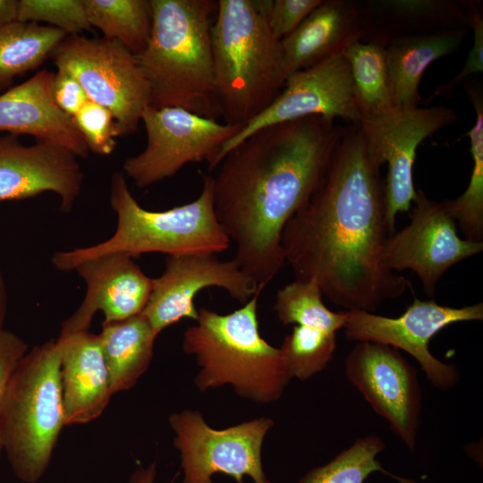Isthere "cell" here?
Masks as SVG:
<instances>
[{
  "label": "cell",
  "mask_w": 483,
  "mask_h": 483,
  "mask_svg": "<svg viewBox=\"0 0 483 483\" xmlns=\"http://www.w3.org/2000/svg\"><path fill=\"white\" fill-rule=\"evenodd\" d=\"M380 169L358 124L346 127L319 185L282 234L295 279L315 280L347 310L372 312L411 287L382 261L388 233Z\"/></svg>",
  "instance_id": "cell-1"
},
{
  "label": "cell",
  "mask_w": 483,
  "mask_h": 483,
  "mask_svg": "<svg viewBox=\"0 0 483 483\" xmlns=\"http://www.w3.org/2000/svg\"><path fill=\"white\" fill-rule=\"evenodd\" d=\"M345 128L312 115L261 128L213 176L217 221L260 294L285 263L282 234L319 185Z\"/></svg>",
  "instance_id": "cell-2"
},
{
  "label": "cell",
  "mask_w": 483,
  "mask_h": 483,
  "mask_svg": "<svg viewBox=\"0 0 483 483\" xmlns=\"http://www.w3.org/2000/svg\"><path fill=\"white\" fill-rule=\"evenodd\" d=\"M153 23L146 47L134 55L148 81L150 106L178 107L216 120L211 45L217 1L151 0Z\"/></svg>",
  "instance_id": "cell-3"
},
{
  "label": "cell",
  "mask_w": 483,
  "mask_h": 483,
  "mask_svg": "<svg viewBox=\"0 0 483 483\" xmlns=\"http://www.w3.org/2000/svg\"><path fill=\"white\" fill-rule=\"evenodd\" d=\"M269 1L219 0L211 27L214 83L225 123H248L278 97L288 77L281 41L267 22Z\"/></svg>",
  "instance_id": "cell-4"
},
{
  "label": "cell",
  "mask_w": 483,
  "mask_h": 483,
  "mask_svg": "<svg viewBox=\"0 0 483 483\" xmlns=\"http://www.w3.org/2000/svg\"><path fill=\"white\" fill-rule=\"evenodd\" d=\"M258 296L225 315L200 308L196 324L184 331L182 351L199 368L194 383L200 392L230 386L240 397L267 404L279 400L292 379L280 349L260 335Z\"/></svg>",
  "instance_id": "cell-5"
},
{
  "label": "cell",
  "mask_w": 483,
  "mask_h": 483,
  "mask_svg": "<svg viewBox=\"0 0 483 483\" xmlns=\"http://www.w3.org/2000/svg\"><path fill=\"white\" fill-rule=\"evenodd\" d=\"M202 190L192 202L164 211L143 208L132 196L123 173L111 177L110 206L117 216L116 229L96 245L55 252L52 263L72 271L81 262L107 253L138 257L161 252L167 256L217 254L231 242L220 226L214 208L213 176L201 173Z\"/></svg>",
  "instance_id": "cell-6"
},
{
  "label": "cell",
  "mask_w": 483,
  "mask_h": 483,
  "mask_svg": "<svg viewBox=\"0 0 483 483\" xmlns=\"http://www.w3.org/2000/svg\"><path fill=\"white\" fill-rule=\"evenodd\" d=\"M60 369L56 339L35 346L16 364L0 400L3 453L23 483L41 479L65 426Z\"/></svg>",
  "instance_id": "cell-7"
},
{
  "label": "cell",
  "mask_w": 483,
  "mask_h": 483,
  "mask_svg": "<svg viewBox=\"0 0 483 483\" xmlns=\"http://www.w3.org/2000/svg\"><path fill=\"white\" fill-rule=\"evenodd\" d=\"M57 70L72 75L89 100L111 111L121 136L134 133L144 109L150 106V88L135 55L122 43L105 38L66 36L51 55Z\"/></svg>",
  "instance_id": "cell-8"
},
{
  "label": "cell",
  "mask_w": 483,
  "mask_h": 483,
  "mask_svg": "<svg viewBox=\"0 0 483 483\" xmlns=\"http://www.w3.org/2000/svg\"><path fill=\"white\" fill-rule=\"evenodd\" d=\"M168 423L174 431V445L181 456L182 483H214L221 473L243 483L246 476L253 483H271L262 463L266 435L275 425L270 418L260 417L216 429L198 411L172 413Z\"/></svg>",
  "instance_id": "cell-9"
},
{
  "label": "cell",
  "mask_w": 483,
  "mask_h": 483,
  "mask_svg": "<svg viewBox=\"0 0 483 483\" xmlns=\"http://www.w3.org/2000/svg\"><path fill=\"white\" fill-rule=\"evenodd\" d=\"M141 122L146 147L123 165L139 188L172 177L190 163L207 161L208 170L215 169L223 146L242 127L219 123L182 108L150 106L144 109Z\"/></svg>",
  "instance_id": "cell-10"
},
{
  "label": "cell",
  "mask_w": 483,
  "mask_h": 483,
  "mask_svg": "<svg viewBox=\"0 0 483 483\" xmlns=\"http://www.w3.org/2000/svg\"><path fill=\"white\" fill-rule=\"evenodd\" d=\"M458 120L447 106L397 108L358 123L374 161L387 164L384 180L387 233H394L398 213L409 212L416 196L413 165L417 148L427 138Z\"/></svg>",
  "instance_id": "cell-11"
},
{
  "label": "cell",
  "mask_w": 483,
  "mask_h": 483,
  "mask_svg": "<svg viewBox=\"0 0 483 483\" xmlns=\"http://www.w3.org/2000/svg\"><path fill=\"white\" fill-rule=\"evenodd\" d=\"M346 314L343 328L349 341L379 343L402 350L417 360L435 387L447 390L460 380L459 370L436 358L429 350V343L449 325L482 320L483 304L453 308L415 298L398 318L364 310H347Z\"/></svg>",
  "instance_id": "cell-12"
},
{
  "label": "cell",
  "mask_w": 483,
  "mask_h": 483,
  "mask_svg": "<svg viewBox=\"0 0 483 483\" xmlns=\"http://www.w3.org/2000/svg\"><path fill=\"white\" fill-rule=\"evenodd\" d=\"M413 203L409 225L386 239L382 261L393 272H414L432 297L448 268L480 253L483 242L461 238L444 202L430 199L421 190L416 191Z\"/></svg>",
  "instance_id": "cell-13"
},
{
  "label": "cell",
  "mask_w": 483,
  "mask_h": 483,
  "mask_svg": "<svg viewBox=\"0 0 483 483\" xmlns=\"http://www.w3.org/2000/svg\"><path fill=\"white\" fill-rule=\"evenodd\" d=\"M344 371L351 384L412 452L422 410L416 369L394 347L357 342L346 357Z\"/></svg>",
  "instance_id": "cell-14"
},
{
  "label": "cell",
  "mask_w": 483,
  "mask_h": 483,
  "mask_svg": "<svg viewBox=\"0 0 483 483\" xmlns=\"http://www.w3.org/2000/svg\"><path fill=\"white\" fill-rule=\"evenodd\" d=\"M312 115L333 121L338 117L352 124L362 120L350 67L343 54L290 74L274 102L225 143L217 166L231 149L256 131Z\"/></svg>",
  "instance_id": "cell-15"
},
{
  "label": "cell",
  "mask_w": 483,
  "mask_h": 483,
  "mask_svg": "<svg viewBox=\"0 0 483 483\" xmlns=\"http://www.w3.org/2000/svg\"><path fill=\"white\" fill-rule=\"evenodd\" d=\"M213 286L225 289L242 305L259 294L253 281L233 259L221 261L212 253L167 256L164 272L153 278L152 291L141 314L157 335L182 318L196 321L199 312L194 298Z\"/></svg>",
  "instance_id": "cell-16"
},
{
  "label": "cell",
  "mask_w": 483,
  "mask_h": 483,
  "mask_svg": "<svg viewBox=\"0 0 483 483\" xmlns=\"http://www.w3.org/2000/svg\"><path fill=\"white\" fill-rule=\"evenodd\" d=\"M78 158L59 146L43 142L23 145L18 135L0 136V201L51 191L60 199L59 209L69 213L84 177Z\"/></svg>",
  "instance_id": "cell-17"
},
{
  "label": "cell",
  "mask_w": 483,
  "mask_h": 483,
  "mask_svg": "<svg viewBox=\"0 0 483 483\" xmlns=\"http://www.w3.org/2000/svg\"><path fill=\"white\" fill-rule=\"evenodd\" d=\"M74 270L85 281L87 292L78 309L63 322L60 335L89 331L97 311L104 314V322L140 314L152 291L153 278L124 253L89 258Z\"/></svg>",
  "instance_id": "cell-18"
},
{
  "label": "cell",
  "mask_w": 483,
  "mask_h": 483,
  "mask_svg": "<svg viewBox=\"0 0 483 483\" xmlns=\"http://www.w3.org/2000/svg\"><path fill=\"white\" fill-rule=\"evenodd\" d=\"M55 72L41 70L24 82L0 95V131L32 136L36 142L64 148L78 157L89 149L73 123L55 103Z\"/></svg>",
  "instance_id": "cell-19"
},
{
  "label": "cell",
  "mask_w": 483,
  "mask_h": 483,
  "mask_svg": "<svg viewBox=\"0 0 483 483\" xmlns=\"http://www.w3.org/2000/svg\"><path fill=\"white\" fill-rule=\"evenodd\" d=\"M61 386L65 426L89 423L106 410L113 395L97 335H60Z\"/></svg>",
  "instance_id": "cell-20"
},
{
  "label": "cell",
  "mask_w": 483,
  "mask_h": 483,
  "mask_svg": "<svg viewBox=\"0 0 483 483\" xmlns=\"http://www.w3.org/2000/svg\"><path fill=\"white\" fill-rule=\"evenodd\" d=\"M361 38L359 1L322 0L293 32L281 40L288 76L343 54Z\"/></svg>",
  "instance_id": "cell-21"
},
{
  "label": "cell",
  "mask_w": 483,
  "mask_h": 483,
  "mask_svg": "<svg viewBox=\"0 0 483 483\" xmlns=\"http://www.w3.org/2000/svg\"><path fill=\"white\" fill-rule=\"evenodd\" d=\"M359 4L362 42L386 47L404 36L470 28L467 0H363Z\"/></svg>",
  "instance_id": "cell-22"
},
{
  "label": "cell",
  "mask_w": 483,
  "mask_h": 483,
  "mask_svg": "<svg viewBox=\"0 0 483 483\" xmlns=\"http://www.w3.org/2000/svg\"><path fill=\"white\" fill-rule=\"evenodd\" d=\"M468 29H449L404 36L386 46L391 89L396 108L419 106V85L429 65L452 55L466 38Z\"/></svg>",
  "instance_id": "cell-23"
},
{
  "label": "cell",
  "mask_w": 483,
  "mask_h": 483,
  "mask_svg": "<svg viewBox=\"0 0 483 483\" xmlns=\"http://www.w3.org/2000/svg\"><path fill=\"white\" fill-rule=\"evenodd\" d=\"M97 335L113 394L131 389L149 367L157 335L140 313L103 322Z\"/></svg>",
  "instance_id": "cell-24"
},
{
  "label": "cell",
  "mask_w": 483,
  "mask_h": 483,
  "mask_svg": "<svg viewBox=\"0 0 483 483\" xmlns=\"http://www.w3.org/2000/svg\"><path fill=\"white\" fill-rule=\"evenodd\" d=\"M67 35L36 22L14 21L0 28V90L16 76L41 65Z\"/></svg>",
  "instance_id": "cell-25"
},
{
  "label": "cell",
  "mask_w": 483,
  "mask_h": 483,
  "mask_svg": "<svg viewBox=\"0 0 483 483\" xmlns=\"http://www.w3.org/2000/svg\"><path fill=\"white\" fill-rule=\"evenodd\" d=\"M343 55L350 67L362 120L380 117L397 109L391 89L386 47L357 41Z\"/></svg>",
  "instance_id": "cell-26"
},
{
  "label": "cell",
  "mask_w": 483,
  "mask_h": 483,
  "mask_svg": "<svg viewBox=\"0 0 483 483\" xmlns=\"http://www.w3.org/2000/svg\"><path fill=\"white\" fill-rule=\"evenodd\" d=\"M462 85L476 116L466 133L470 143L472 170L465 191L443 202L465 239L483 242V94L479 83L465 81Z\"/></svg>",
  "instance_id": "cell-27"
},
{
  "label": "cell",
  "mask_w": 483,
  "mask_h": 483,
  "mask_svg": "<svg viewBox=\"0 0 483 483\" xmlns=\"http://www.w3.org/2000/svg\"><path fill=\"white\" fill-rule=\"evenodd\" d=\"M89 23L103 38L117 40L133 55L147 46L152 30L151 0H84Z\"/></svg>",
  "instance_id": "cell-28"
},
{
  "label": "cell",
  "mask_w": 483,
  "mask_h": 483,
  "mask_svg": "<svg viewBox=\"0 0 483 483\" xmlns=\"http://www.w3.org/2000/svg\"><path fill=\"white\" fill-rule=\"evenodd\" d=\"M284 325L295 324L329 333H336L346 322L345 312H335L323 301V294L315 280L295 279L279 289L274 304Z\"/></svg>",
  "instance_id": "cell-29"
},
{
  "label": "cell",
  "mask_w": 483,
  "mask_h": 483,
  "mask_svg": "<svg viewBox=\"0 0 483 483\" xmlns=\"http://www.w3.org/2000/svg\"><path fill=\"white\" fill-rule=\"evenodd\" d=\"M386 445L375 435L360 437L347 449L342 451L327 463L307 471L299 483H364L373 472L381 471L399 481L414 483L402 479L386 471L376 459Z\"/></svg>",
  "instance_id": "cell-30"
},
{
  "label": "cell",
  "mask_w": 483,
  "mask_h": 483,
  "mask_svg": "<svg viewBox=\"0 0 483 483\" xmlns=\"http://www.w3.org/2000/svg\"><path fill=\"white\" fill-rule=\"evenodd\" d=\"M292 378L307 380L323 371L336 349V333L295 325L279 348Z\"/></svg>",
  "instance_id": "cell-31"
},
{
  "label": "cell",
  "mask_w": 483,
  "mask_h": 483,
  "mask_svg": "<svg viewBox=\"0 0 483 483\" xmlns=\"http://www.w3.org/2000/svg\"><path fill=\"white\" fill-rule=\"evenodd\" d=\"M18 21L46 22L67 36L92 30L84 0H19Z\"/></svg>",
  "instance_id": "cell-32"
},
{
  "label": "cell",
  "mask_w": 483,
  "mask_h": 483,
  "mask_svg": "<svg viewBox=\"0 0 483 483\" xmlns=\"http://www.w3.org/2000/svg\"><path fill=\"white\" fill-rule=\"evenodd\" d=\"M72 119L89 151L102 156L114 152L121 132L109 109L89 100Z\"/></svg>",
  "instance_id": "cell-33"
},
{
  "label": "cell",
  "mask_w": 483,
  "mask_h": 483,
  "mask_svg": "<svg viewBox=\"0 0 483 483\" xmlns=\"http://www.w3.org/2000/svg\"><path fill=\"white\" fill-rule=\"evenodd\" d=\"M479 2H469L470 28L473 30V43L462 71L453 79L439 85L432 92L428 101L444 95L450 96L457 85L462 84L468 79L483 71V16Z\"/></svg>",
  "instance_id": "cell-34"
},
{
  "label": "cell",
  "mask_w": 483,
  "mask_h": 483,
  "mask_svg": "<svg viewBox=\"0 0 483 483\" xmlns=\"http://www.w3.org/2000/svg\"><path fill=\"white\" fill-rule=\"evenodd\" d=\"M322 0H274L267 9V22L275 38L293 32Z\"/></svg>",
  "instance_id": "cell-35"
},
{
  "label": "cell",
  "mask_w": 483,
  "mask_h": 483,
  "mask_svg": "<svg viewBox=\"0 0 483 483\" xmlns=\"http://www.w3.org/2000/svg\"><path fill=\"white\" fill-rule=\"evenodd\" d=\"M52 95L55 105L71 118L89 101L80 82L69 72H55Z\"/></svg>",
  "instance_id": "cell-36"
},
{
  "label": "cell",
  "mask_w": 483,
  "mask_h": 483,
  "mask_svg": "<svg viewBox=\"0 0 483 483\" xmlns=\"http://www.w3.org/2000/svg\"><path fill=\"white\" fill-rule=\"evenodd\" d=\"M27 352V343L17 335L4 329L0 333V400L13 369ZM2 453L0 438V458Z\"/></svg>",
  "instance_id": "cell-37"
},
{
  "label": "cell",
  "mask_w": 483,
  "mask_h": 483,
  "mask_svg": "<svg viewBox=\"0 0 483 483\" xmlns=\"http://www.w3.org/2000/svg\"><path fill=\"white\" fill-rule=\"evenodd\" d=\"M19 0H0V28L18 21Z\"/></svg>",
  "instance_id": "cell-38"
},
{
  "label": "cell",
  "mask_w": 483,
  "mask_h": 483,
  "mask_svg": "<svg viewBox=\"0 0 483 483\" xmlns=\"http://www.w3.org/2000/svg\"><path fill=\"white\" fill-rule=\"evenodd\" d=\"M157 476V463L151 462L148 466H140L130 476L128 483H155Z\"/></svg>",
  "instance_id": "cell-39"
},
{
  "label": "cell",
  "mask_w": 483,
  "mask_h": 483,
  "mask_svg": "<svg viewBox=\"0 0 483 483\" xmlns=\"http://www.w3.org/2000/svg\"><path fill=\"white\" fill-rule=\"evenodd\" d=\"M7 295L2 272L0 270V333L4 330V321L6 313Z\"/></svg>",
  "instance_id": "cell-40"
}]
</instances>
